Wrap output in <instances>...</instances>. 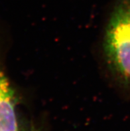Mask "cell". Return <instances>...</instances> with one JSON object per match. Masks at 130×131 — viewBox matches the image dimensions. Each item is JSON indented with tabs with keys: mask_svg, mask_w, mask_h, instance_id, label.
Listing matches in <instances>:
<instances>
[{
	"mask_svg": "<svg viewBox=\"0 0 130 131\" xmlns=\"http://www.w3.org/2000/svg\"><path fill=\"white\" fill-rule=\"evenodd\" d=\"M104 49L113 73L124 83H130V13L126 0H121L112 12Z\"/></svg>",
	"mask_w": 130,
	"mask_h": 131,
	"instance_id": "6da1fadb",
	"label": "cell"
},
{
	"mask_svg": "<svg viewBox=\"0 0 130 131\" xmlns=\"http://www.w3.org/2000/svg\"><path fill=\"white\" fill-rule=\"evenodd\" d=\"M15 93L0 66V131H19Z\"/></svg>",
	"mask_w": 130,
	"mask_h": 131,
	"instance_id": "7a4b0ae2",
	"label": "cell"
},
{
	"mask_svg": "<svg viewBox=\"0 0 130 131\" xmlns=\"http://www.w3.org/2000/svg\"><path fill=\"white\" fill-rule=\"evenodd\" d=\"M127 2V5H128L129 10V13H130V0H126Z\"/></svg>",
	"mask_w": 130,
	"mask_h": 131,
	"instance_id": "3957f363",
	"label": "cell"
},
{
	"mask_svg": "<svg viewBox=\"0 0 130 131\" xmlns=\"http://www.w3.org/2000/svg\"><path fill=\"white\" fill-rule=\"evenodd\" d=\"M29 131H33V130H29Z\"/></svg>",
	"mask_w": 130,
	"mask_h": 131,
	"instance_id": "277c9868",
	"label": "cell"
}]
</instances>
